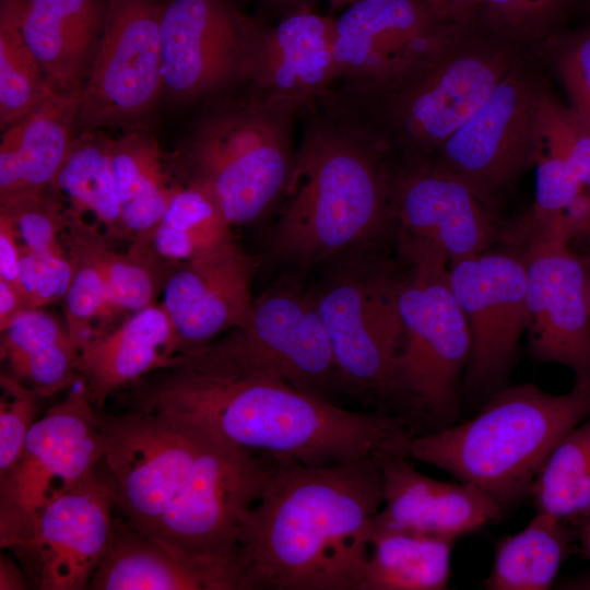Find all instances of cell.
<instances>
[{
	"label": "cell",
	"mask_w": 590,
	"mask_h": 590,
	"mask_svg": "<svg viewBox=\"0 0 590 590\" xmlns=\"http://www.w3.org/2000/svg\"><path fill=\"white\" fill-rule=\"evenodd\" d=\"M105 434L104 461L126 521L182 559L238 569L241 529L264 486L268 456L152 411L120 413Z\"/></svg>",
	"instance_id": "obj_1"
},
{
	"label": "cell",
	"mask_w": 590,
	"mask_h": 590,
	"mask_svg": "<svg viewBox=\"0 0 590 590\" xmlns=\"http://www.w3.org/2000/svg\"><path fill=\"white\" fill-rule=\"evenodd\" d=\"M127 391L129 408L191 420L239 448L312 467L406 453L416 434L391 412L344 409L324 396L244 369L208 345L181 353Z\"/></svg>",
	"instance_id": "obj_2"
},
{
	"label": "cell",
	"mask_w": 590,
	"mask_h": 590,
	"mask_svg": "<svg viewBox=\"0 0 590 590\" xmlns=\"http://www.w3.org/2000/svg\"><path fill=\"white\" fill-rule=\"evenodd\" d=\"M268 457L239 539L244 590H359L385 502L375 457L326 467Z\"/></svg>",
	"instance_id": "obj_3"
},
{
	"label": "cell",
	"mask_w": 590,
	"mask_h": 590,
	"mask_svg": "<svg viewBox=\"0 0 590 590\" xmlns=\"http://www.w3.org/2000/svg\"><path fill=\"white\" fill-rule=\"evenodd\" d=\"M303 111L306 119L269 250L275 261L311 266L373 247L394 219L388 154L316 105Z\"/></svg>",
	"instance_id": "obj_4"
},
{
	"label": "cell",
	"mask_w": 590,
	"mask_h": 590,
	"mask_svg": "<svg viewBox=\"0 0 590 590\" xmlns=\"http://www.w3.org/2000/svg\"><path fill=\"white\" fill-rule=\"evenodd\" d=\"M520 62L505 38L458 28L403 72L377 82L330 85L317 106L358 129L403 163L428 161Z\"/></svg>",
	"instance_id": "obj_5"
},
{
	"label": "cell",
	"mask_w": 590,
	"mask_h": 590,
	"mask_svg": "<svg viewBox=\"0 0 590 590\" xmlns=\"http://www.w3.org/2000/svg\"><path fill=\"white\" fill-rule=\"evenodd\" d=\"M590 415V381L547 392L532 384L506 386L468 421L414 435L410 459L479 488L505 512L530 498L534 480L558 441Z\"/></svg>",
	"instance_id": "obj_6"
},
{
	"label": "cell",
	"mask_w": 590,
	"mask_h": 590,
	"mask_svg": "<svg viewBox=\"0 0 590 590\" xmlns=\"http://www.w3.org/2000/svg\"><path fill=\"white\" fill-rule=\"evenodd\" d=\"M398 306L402 338L387 400L424 433L455 424L471 352L465 316L452 292L448 258L437 248L401 234Z\"/></svg>",
	"instance_id": "obj_7"
},
{
	"label": "cell",
	"mask_w": 590,
	"mask_h": 590,
	"mask_svg": "<svg viewBox=\"0 0 590 590\" xmlns=\"http://www.w3.org/2000/svg\"><path fill=\"white\" fill-rule=\"evenodd\" d=\"M299 111L253 94L204 117L185 151L188 181L206 189L233 225L263 216L288 185Z\"/></svg>",
	"instance_id": "obj_8"
},
{
	"label": "cell",
	"mask_w": 590,
	"mask_h": 590,
	"mask_svg": "<svg viewBox=\"0 0 590 590\" xmlns=\"http://www.w3.org/2000/svg\"><path fill=\"white\" fill-rule=\"evenodd\" d=\"M343 253L309 290L328 335L340 381L387 400L402 338L399 274L370 256Z\"/></svg>",
	"instance_id": "obj_9"
},
{
	"label": "cell",
	"mask_w": 590,
	"mask_h": 590,
	"mask_svg": "<svg viewBox=\"0 0 590 590\" xmlns=\"http://www.w3.org/2000/svg\"><path fill=\"white\" fill-rule=\"evenodd\" d=\"M105 435L83 385L32 427L15 462L0 474V546L30 539L42 511L103 460Z\"/></svg>",
	"instance_id": "obj_10"
},
{
	"label": "cell",
	"mask_w": 590,
	"mask_h": 590,
	"mask_svg": "<svg viewBox=\"0 0 590 590\" xmlns=\"http://www.w3.org/2000/svg\"><path fill=\"white\" fill-rule=\"evenodd\" d=\"M449 280L471 337L463 389L489 398L507 386L520 338L529 326L522 255L486 249L450 262Z\"/></svg>",
	"instance_id": "obj_11"
},
{
	"label": "cell",
	"mask_w": 590,
	"mask_h": 590,
	"mask_svg": "<svg viewBox=\"0 0 590 590\" xmlns=\"http://www.w3.org/2000/svg\"><path fill=\"white\" fill-rule=\"evenodd\" d=\"M163 0H106L101 42L81 92L85 130L134 122L162 93Z\"/></svg>",
	"instance_id": "obj_12"
},
{
	"label": "cell",
	"mask_w": 590,
	"mask_h": 590,
	"mask_svg": "<svg viewBox=\"0 0 590 590\" xmlns=\"http://www.w3.org/2000/svg\"><path fill=\"white\" fill-rule=\"evenodd\" d=\"M209 346L233 364L324 396L340 381L310 292L285 284L253 300L248 322Z\"/></svg>",
	"instance_id": "obj_13"
},
{
	"label": "cell",
	"mask_w": 590,
	"mask_h": 590,
	"mask_svg": "<svg viewBox=\"0 0 590 590\" xmlns=\"http://www.w3.org/2000/svg\"><path fill=\"white\" fill-rule=\"evenodd\" d=\"M522 253L527 274L529 351L533 358L570 368L590 381L587 264L570 247L557 216L528 222Z\"/></svg>",
	"instance_id": "obj_14"
},
{
	"label": "cell",
	"mask_w": 590,
	"mask_h": 590,
	"mask_svg": "<svg viewBox=\"0 0 590 590\" xmlns=\"http://www.w3.org/2000/svg\"><path fill=\"white\" fill-rule=\"evenodd\" d=\"M118 514L104 458L39 515L12 554L38 590H86L109 548Z\"/></svg>",
	"instance_id": "obj_15"
},
{
	"label": "cell",
	"mask_w": 590,
	"mask_h": 590,
	"mask_svg": "<svg viewBox=\"0 0 590 590\" xmlns=\"http://www.w3.org/2000/svg\"><path fill=\"white\" fill-rule=\"evenodd\" d=\"M259 24L232 0H163L162 92L188 102L246 80Z\"/></svg>",
	"instance_id": "obj_16"
},
{
	"label": "cell",
	"mask_w": 590,
	"mask_h": 590,
	"mask_svg": "<svg viewBox=\"0 0 590 590\" xmlns=\"http://www.w3.org/2000/svg\"><path fill=\"white\" fill-rule=\"evenodd\" d=\"M540 88L541 83L517 63L428 161L458 175L488 200L535 164Z\"/></svg>",
	"instance_id": "obj_17"
},
{
	"label": "cell",
	"mask_w": 590,
	"mask_h": 590,
	"mask_svg": "<svg viewBox=\"0 0 590 590\" xmlns=\"http://www.w3.org/2000/svg\"><path fill=\"white\" fill-rule=\"evenodd\" d=\"M458 28L423 0H356L335 17L333 83L390 79Z\"/></svg>",
	"instance_id": "obj_18"
},
{
	"label": "cell",
	"mask_w": 590,
	"mask_h": 590,
	"mask_svg": "<svg viewBox=\"0 0 590 590\" xmlns=\"http://www.w3.org/2000/svg\"><path fill=\"white\" fill-rule=\"evenodd\" d=\"M390 202L401 234L453 262L488 249L496 226L488 200L430 161L391 166Z\"/></svg>",
	"instance_id": "obj_19"
},
{
	"label": "cell",
	"mask_w": 590,
	"mask_h": 590,
	"mask_svg": "<svg viewBox=\"0 0 590 590\" xmlns=\"http://www.w3.org/2000/svg\"><path fill=\"white\" fill-rule=\"evenodd\" d=\"M251 272L249 257L233 236L179 263L164 284L162 306L181 353L248 322L253 309Z\"/></svg>",
	"instance_id": "obj_20"
},
{
	"label": "cell",
	"mask_w": 590,
	"mask_h": 590,
	"mask_svg": "<svg viewBox=\"0 0 590 590\" xmlns=\"http://www.w3.org/2000/svg\"><path fill=\"white\" fill-rule=\"evenodd\" d=\"M335 17L300 9L275 26L260 22L247 66L252 94L299 113L333 83Z\"/></svg>",
	"instance_id": "obj_21"
},
{
	"label": "cell",
	"mask_w": 590,
	"mask_h": 590,
	"mask_svg": "<svg viewBox=\"0 0 590 590\" xmlns=\"http://www.w3.org/2000/svg\"><path fill=\"white\" fill-rule=\"evenodd\" d=\"M385 502L374 526L456 541L496 520L503 509L473 485L444 482L416 470L404 452L375 456Z\"/></svg>",
	"instance_id": "obj_22"
},
{
	"label": "cell",
	"mask_w": 590,
	"mask_h": 590,
	"mask_svg": "<svg viewBox=\"0 0 590 590\" xmlns=\"http://www.w3.org/2000/svg\"><path fill=\"white\" fill-rule=\"evenodd\" d=\"M181 346L162 305L133 312L108 332H97L79 345L78 373L96 410L109 397L174 364Z\"/></svg>",
	"instance_id": "obj_23"
},
{
	"label": "cell",
	"mask_w": 590,
	"mask_h": 590,
	"mask_svg": "<svg viewBox=\"0 0 590 590\" xmlns=\"http://www.w3.org/2000/svg\"><path fill=\"white\" fill-rule=\"evenodd\" d=\"M81 92L55 90L2 131L1 201L51 187L74 139Z\"/></svg>",
	"instance_id": "obj_24"
},
{
	"label": "cell",
	"mask_w": 590,
	"mask_h": 590,
	"mask_svg": "<svg viewBox=\"0 0 590 590\" xmlns=\"http://www.w3.org/2000/svg\"><path fill=\"white\" fill-rule=\"evenodd\" d=\"M106 16V0H26L21 31L58 91H82Z\"/></svg>",
	"instance_id": "obj_25"
},
{
	"label": "cell",
	"mask_w": 590,
	"mask_h": 590,
	"mask_svg": "<svg viewBox=\"0 0 590 590\" xmlns=\"http://www.w3.org/2000/svg\"><path fill=\"white\" fill-rule=\"evenodd\" d=\"M90 590H244L239 574L182 559L129 524L118 511L109 548Z\"/></svg>",
	"instance_id": "obj_26"
},
{
	"label": "cell",
	"mask_w": 590,
	"mask_h": 590,
	"mask_svg": "<svg viewBox=\"0 0 590 590\" xmlns=\"http://www.w3.org/2000/svg\"><path fill=\"white\" fill-rule=\"evenodd\" d=\"M0 331L1 358L8 374L42 398L72 388L80 380L79 346L52 316L28 308Z\"/></svg>",
	"instance_id": "obj_27"
},
{
	"label": "cell",
	"mask_w": 590,
	"mask_h": 590,
	"mask_svg": "<svg viewBox=\"0 0 590 590\" xmlns=\"http://www.w3.org/2000/svg\"><path fill=\"white\" fill-rule=\"evenodd\" d=\"M113 163L125 232L148 243L180 185L170 180L155 138L142 130L114 139Z\"/></svg>",
	"instance_id": "obj_28"
},
{
	"label": "cell",
	"mask_w": 590,
	"mask_h": 590,
	"mask_svg": "<svg viewBox=\"0 0 590 590\" xmlns=\"http://www.w3.org/2000/svg\"><path fill=\"white\" fill-rule=\"evenodd\" d=\"M453 542L374 526L359 590L446 589Z\"/></svg>",
	"instance_id": "obj_29"
},
{
	"label": "cell",
	"mask_w": 590,
	"mask_h": 590,
	"mask_svg": "<svg viewBox=\"0 0 590 590\" xmlns=\"http://www.w3.org/2000/svg\"><path fill=\"white\" fill-rule=\"evenodd\" d=\"M573 536L574 531L566 521L536 512L524 529L498 543L485 587L489 590L550 589Z\"/></svg>",
	"instance_id": "obj_30"
},
{
	"label": "cell",
	"mask_w": 590,
	"mask_h": 590,
	"mask_svg": "<svg viewBox=\"0 0 590 590\" xmlns=\"http://www.w3.org/2000/svg\"><path fill=\"white\" fill-rule=\"evenodd\" d=\"M114 139L84 130L71 143L51 188L71 202L76 214H93L111 235L126 234L113 163Z\"/></svg>",
	"instance_id": "obj_31"
},
{
	"label": "cell",
	"mask_w": 590,
	"mask_h": 590,
	"mask_svg": "<svg viewBox=\"0 0 590 590\" xmlns=\"http://www.w3.org/2000/svg\"><path fill=\"white\" fill-rule=\"evenodd\" d=\"M530 498L536 512L567 523L590 509V415L551 451L534 480Z\"/></svg>",
	"instance_id": "obj_32"
},
{
	"label": "cell",
	"mask_w": 590,
	"mask_h": 590,
	"mask_svg": "<svg viewBox=\"0 0 590 590\" xmlns=\"http://www.w3.org/2000/svg\"><path fill=\"white\" fill-rule=\"evenodd\" d=\"M231 227L212 194L188 181L173 196L150 241L158 256L181 263L232 237Z\"/></svg>",
	"instance_id": "obj_33"
},
{
	"label": "cell",
	"mask_w": 590,
	"mask_h": 590,
	"mask_svg": "<svg viewBox=\"0 0 590 590\" xmlns=\"http://www.w3.org/2000/svg\"><path fill=\"white\" fill-rule=\"evenodd\" d=\"M26 0H0V126L3 131L56 88L21 31Z\"/></svg>",
	"instance_id": "obj_34"
},
{
	"label": "cell",
	"mask_w": 590,
	"mask_h": 590,
	"mask_svg": "<svg viewBox=\"0 0 590 590\" xmlns=\"http://www.w3.org/2000/svg\"><path fill=\"white\" fill-rule=\"evenodd\" d=\"M70 247L82 252L102 272L116 309L137 311L152 305L156 282L140 248L130 252L113 250L99 234L70 211Z\"/></svg>",
	"instance_id": "obj_35"
},
{
	"label": "cell",
	"mask_w": 590,
	"mask_h": 590,
	"mask_svg": "<svg viewBox=\"0 0 590 590\" xmlns=\"http://www.w3.org/2000/svg\"><path fill=\"white\" fill-rule=\"evenodd\" d=\"M538 146L564 157L590 188V130L541 86L535 113Z\"/></svg>",
	"instance_id": "obj_36"
},
{
	"label": "cell",
	"mask_w": 590,
	"mask_h": 590,
	"mask_svg": "<svg viewBox=\"0 0 590 590\" xmlns=\"http://www.w3.org/2000/svg\"><path fill=\"white\" fill-rule=\"evenodd\" d=\"M70 251L73 273L64 295L67 329L79 346L88 335L90 322L116 307L102 272L79 250L70 247Z\"/></svg>",
	"instance_id": "obj_37"
},
{
	"label": "cell",
	"mask_w": 590,
	"mask_h": 590,
	"mask_svg": "<svg viewBox=\"0 0 590 590\" xmlns=\"http://www.w3.org/2000/svg\"><path fill=\"white\" fill-rule=\"evenodd\" d=\"M0 474L19 458L25 440L39 417L36 391L11 375L0 376Z\"/></svg>",
	"instance_id": "obj_38"
},
{
	"label": "cell",
	"mask_w": 590,
	"mask_h": 590,
	"mask_svg": "<svg viewBox=\"0 0 590 590\" xmlns=\"http://www.w3.org/2000/svg\"><path fill=\"white\" fill-rule=\"evenodd\" d=\"M535 164V201L529 221L543 222L562 213L585 186L567 160L538 144Z\"/></svg>",
	"instance_id": "obj_39"
},
{
	"label": "cell",
	"mask_w": 590,
	"mask_h": 590,
	"mask_svg": "<svg viewBox=\"0 0 590 590\" xmlns=\"http://www.w3.org/2000/svg\"><path fill=\"white\" fill-rule=\"evenodd\" d=\"M73 273L63 251L36 255L21 246L20 286L30 308L64 297Z\"/></svg>",
	"instance_id": "obj_40"
},
{
	"label": "cell",
	"mask_w": 590,
	"mask_h": 590,
	"mask_svg": "<svg viewBox=\"0 0 590 590\" xmlns=\"http://www.w3.org/2000/svg\"><path fill=\"white\" fill-rule=\"evenodd\" d=\"M567 0H482L487 17L512 37L541 35L557 17Z\"/></svg>",
	"instance_id": "obj_41"
},
{
	"label": "cell",
	"mask_w": 590,
	"mask_h": 590,
	"mask_svg": "<svg viewBox=\"0 0 590 590\" xmlns=\"http://www.w3.org/2000/svg\"><path fill=\"white\" fill-rule=\"evenodd\" d=\"M570 110L590 130V32L570 42L557 57Z\"/></svg>",
	"instance_id": "obj_42"
},
{
	"label": "cell",
	"mask_w": 590,
	"mask_h": 590,
	"mask_svg": "<svg viewBox=\"0 0 590 590\" xmlns=\"http://www.w3.org/2000/svg\"><path fill=\"white\" fill-rule=\"evenodd\" d=\"M20 262L21 246L16 231L10 220L0 214V279L13 285L22 294Z\"/></svg>",
	"instance_id": "obj_43"
},
{
	"label": "cell",
	"mask_w": 590,
	"mask_h": 590,
	"mask_svg": "<svg viewBox=\"0 0 590 590\" xmlns=\"http://www.w3.org/2000/svg\"><path fill=\"white\" fill-rule=\"evenodd\" d=\"M559 222L571 240L590 234V188L583 187L558 214Z\"/></svg>",
	"instance_id": "obj_44"
},
{
	"label": "cell",
	"mask_w": 590,
	"mask_h": 590,
	"mask_svg": "<svg viewBox=\"0 0 590 590\" xmlns=\"http://www.w3.org/2000/svg\"><path fill=\"white\" fill-rule=\"evenodd\" d=\"M440 17L459 26L470 27L473 17L482 8V0H423Z\"/></svg>",
	"instance_id": "obj_45"
},
{
	"label": "cell",
	"mask_w": 590,
	"mask_h": 590,
	"mask_svg": "<svg viewBox=\"0 0 590 590\" xmlns=\"http://www.w3.org/2000/svg\"><path fill=\"white\" fill-rule=\"evenodd\" d=\"M16 557L2 548L0 553V590H26L32 588L30 579Z\"/></svg>",
	"instance_id": "obj_46"
},
{
	"label": "cell",
	"mask_w": 590,
	"mask_h": 590,
	"mask_svg": "<svg viewBox=\"0 0 590 590\" xmlns=\"http://www.w3.org/2000/svg\"><path fill=\"white\" fill-rule=\"evenodd\" d=\"M28 308L23 295L13 285L0 279V329Z\"/></svg>",
	"instance_id": "obj_47"
},
{
	"label": "cell",
	"mask_w": 590,
	"mask_h": 590,
	"mask_svg": "<svg viewBox=\"0 0 590 590\" xmlns=\"http://www.w3.org/2000/svg\"><path fill=\"white\" fill-rule=\"evenodd\" d=\"M568 524L573 529L576 539L579 541L585 555L590 562V509L568 522ZM566 586L577 589H590V574L586 577H579L577 580H571L566 583Z\"/></svg>",
	"instance_id": "obj_48"
},
{
	"label": "cell",
	"mask_w": 590,
	"mask_h": 590,
	"mask_svg": "<svg viewBox=\"0 0 590 590\" xmlns=\"http://www.w3.org/2000/svg\"><path fill=\"white\" fill-rule=\"evenodd\" d=\"M268 1L278 7H293L295 4L303 3L309 0H268Z\"/></svg>",
	"instance_id": "obj_49"
},
{
	"label": "cell",
	"mask_w": 590,
	"mask_h": 590,
	"mask_svg": "<svg viewBox=\"0 0 590 590\" xmlns=\"http://www.w3.org/2000/svg\"><path fill=\"white\" fill-rule=\"evenodd\" d=\"M356 0H329L330 5L334 10L342 9L355 2Z\"/></svg>",
	"instance_id": "obj_50"
},
{
	"label": "cell",
	"mask_w": 590,
	"mask_h": 590,
	"mask_svg": "<svg viewBox=\"0 0 590 590\" xmlns=\"http://www.w3.org/2000/svg\"><path fill=\"white\" fill-rule=\"evenodd\" d=\"M587 305L590 315V266H587V284H586Z\"/></svg>",
	"instance_id": "obj_51"
},
{
	"label": "cell",
	"mask_w": 590,
	"mask_h": 590,
	"mask_svg": "<svg viewBox=\"0 0 590 590\" xmlns=\"http://www.w3.org/2000/svg\"><path fill=\"white\" fill-rule=\"evenodd\" d=\"M588 237H589V239H590V234H589V236H588Z\"/></svg>",
	"instance_id": "obj_52"
}]
</instances>
